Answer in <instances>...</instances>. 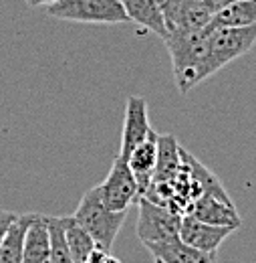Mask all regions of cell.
<instances>
[{
    "mask_svg": "<svg viewBox=\"0 0 256 263\" xmlns=\"http://www.w3.org/2000/svg\"><path fill=\"white\" fill-rule=\"evenodd\" d=\"M172 57L176 85L182 96L190 93L198 83L212 77L208 69V29L204 31H172L163 39Z\"/></svg>",
    "mask_w": 256,
    "mask_h": 263,
    "instance_id": "cell-1",
    "label": "cell"
},
{
    "mask_svg": "<svg viewBox=\"0 0 256 263\" xmlns=\"http://www.w3.org/2000/svg\"><path fill=\"white\" fill-rule=\"evenodd\" d=\"M73 219L95 239L97 247L111 251L119 231L127 219V211H111L99 193V186L89 189L75 209Z\"/></svg>",
    "mask_w": 256,
    "mask_h": 263,
    "instance_id": "cell-2",
    "label": "cell"
},
{
    "mask_svg": "<svg viewBox=\"0 0 256 263\" xmlns=\"http://www.w3.org/2000/svg\"><path fill=\"white\" fill-rule=\"evenodd\" d=\"M45 12L53 18L85 25H121L129 16L121 0H59L45 6Z\"/></svg>",
    "mask_w": 256,
    "mask_h": 263,
    "instance_id": "cell-3",
    "label": "cell"
},
{
    "mask_svg": "<svg viewBox=\"0 0 256 263\" xmlns=\"http://www.w3.org/2000/svg\"><path fill=\"white\" fill-rule=\"evenodd\" d=\"M256 43V23L248 27H208V69L218 73L234 59L246 55Z\"/></svg>",
    "mask_w": 256,
    "mask_h": 263,
    "instance_id": "cell-4",
    "label": "cell"
},
{
    "mask_svg": "<svg viewBox=\"0 0 256 263\" xmlns=\"http://www.w3.org/2000/svg\"><path fill=\"white\" fill-rule=\"evenodd\" d=\"M139 219H137V237L143 245L147 243H165L180 237L182 215L158 204L147 197H139Z\"/></svg>",
    "mask_w": 256,
    "mask_h": 263,
    "instance_id": "cell-5",
    "label": "cell"
},
{
    "mask_svg": "<svg viewBox=\"0 0 256 263\" xmlns=\"http://www.w3.org/2000/svg\"><path fill=\"white\" fill-rule=\"evenodd\" d=\"M99 193L103 202L111 211H127L133 202L139 200L137 180L129 168L127 160L121 158L119 154L115 156L107 178L99 184Z\"/></svg>",
    "mask_w": 256,
    "mask_h": 263,
    "instance_id": "cell-6",
    "label": "cell"
},
{
    "mask_svg": "<svg viewBox=\"0 0 256 263\" xmlns=\"http://www.w3.org/2000/svg\"><path fill=\"white\" fill-rule=\"evenodd\" d=\"M150 132H152V126L147 118V101L139 96H129L125 103V120H123L119 156L127 160L129 154L147 138Z\"/></svg>",
    "mask_w": 256,
    "mask_h": 263,
    "instance_id": "cell-7",
    "label": "cell"
},
{
    "mask_svg": "<svg viewBox=\"0 0 256 263\" xmlns=\"http://www.w3.org/2000/svg\"><path fill=\"white\" fill-rule=\"evenodd\" d=\"M196 219L210 223V225H220V227H234L238 229L242 225L240 215L234 209V202L230 197H220V195H202L196 198L188 213Z\"/></svg>",
    "mask_w": 256,
    "mask_h": 263,
    "instance_id": "cell-8",
    "label": "cell"
},
{
    "mask_svg": "<svg viewBox=\"0 0 256 263\" xmlns=\"http://www.w3.org/2000/svg\"><path fill=\"white\" fill-rule=\"evenodd\" d=\"M234 231H236L234 227L210 225V223H204L192 215H184L182 225H180V239L196 249H200V251L214 253L224 243V239H228Z\"/></svg>",
    "mask_w": 256,
    "mask_h": 263,
    "instance_id": "cell-9",
    "label": "cell"
},
{
    "mask_svg": "<svg viewBox=\"0 0 256 263\" xmlns=\"http://www.w3.org/2000/svg\"><path fill=\"white\" fill-rule=\"evenodd\" d=\"M156 162H158V132L152 130L147 134V138L129 154L127 158L129 168L137 180L139 197H143L154 182Z\"/></svg>",
    "mask_w": 256,
    "mask_h": 263,
    "instance_id": "cell-10",
    "label": "cell"
},
{
    "mask_svg": "<svg viewBox=\"0 0 256 263\" xmlns=\"http://www.w3.org/2000/svg\"><path fill=\"white\" fill-rule=\"evenodd\" d=\"M145 247L154 255V259H160L163 263H216L218 259V251H200L184 243L180 237L165 243H147Z\"/></svg>",
    "mask_w": 256,
    "mask_h": 263,
    "instance_id": "cell-11",
    "label": "cell"
},
{
    "mask_svg": "<svg viewBox=\"0 0 256 263\" xmlns=\"http://www.w3.org/2000/svg\"><path fill=\"white\" fill-rule=\"evenodd\" d=\"M129 21L152 31L161 39L167 36V25L158 0H121Z\"/></svg>",
    "mask_w": 256,
    "mask_h": 263,
    "instance_id": "cell-12",
    "label": "cell"
},
{
    "mask_svg": "<svg viewBox=\"0 0 256 263\" xmlns=\"http://www.w3.org/2000/svg\"><path fill=\"white\" fill-rule=\"evenodd\" d=\"M23 263H51V233L45 215H36L27 231Z\"/></svg>",
    "mask_w": 256,
    "mask_h": 263,
    "instance_id": "cell-13",
    "label": "cell"
},
{
    "mask_svg": "<svg viewBox=\"0 0 256 263\" xmlns=\"http://www.w3.org/2000/svg\"><path fill=\"white\" fill-rule=\"evenodd\" d=\"M182 166V146L174 134H158V162L154 182H169Z\"/></svg>",
    "mask_w": 256,
    "mask_h": 263,
    "instance_id": "cell-14",
    "label": "cell"
},
{
    "mask_svg": "<svg viewBox=\"0 0 256 263\" xmlns=\"http://www.w3.org/2000/svg\"><path fill=\"white\" fill-rule=\"evenodd\" d=\"M34 217H36L34 213L18 215L16 221L10 225V229H8L2 245H0V263H23L25 237H27V231L34 221Z\"/></svg>",
    "mask_w": 256,
    "mask_h": 263,
    "instance_id": "cell-15",
    "label": "cell"
},
{
    "mask_svg": "<svg viewBox=\"0 0 256 263\" xmlns=\"http://www.w3.org/2000/svg\"><path fill=\"white\" fill-rule=\"evenodd\" d=\"M212 18H214V14L206 8V4L202 0H186L178 12V18H176V25L172 31H186V33L204 31L210 27Z\"/></svg>",
    "mask_w": 256,
    "mask_h": 263,
    "instance_id": "cell-16",
    "label": "cell"
},
{
    "mask_svg": "<svg viewBox=\"0 0 256 263\" xmlns=\"http://www.w3.org/2000/svg\"><path fill=\"white\" fill-rule=\"evenodd\" d=\"M65 221V235H67V243L73 255L75 263H87L91 257V253L97 249L95 239L83 229L73 217H63Z\"/></svg>",
    "mask_w": 256,
    "mask_h": 263,
    "instance_id": "cell-17",
    "label": "cell"
},
{
    "mask_svg": "<svg viewBox=\"0 0 256 263\" xmlns=\"http://www.w3.org/2000/svg\"><path fill=\"white\" fill-rule=\"evenodd\" d=\"M256 23V0H238L218 14H214L210 27H248Z\"/></svg>",
    "mask_w": 256,
    "mask_h": 263,
    "instance_id": "cell-18",
    "label": "cell"
},
{
    "mask_svg": "<svg viewBox=\"0 0 256 263\" xmlns=\"http://www.w3.org/2000/svg\"><path fill=\"white\" fill-rule=\"evenodd\" d=\"M47 223L51 233V263H75L65 235V221L61 217H47Z\"/></svg>",
    "mask_w": 256,
    "mask_h": 263,
    "instance_id": "cell-19",
    "label": "cell"
},
{
    "mask_svg": "<svg viewBox=\"0 0 256 263\" xmlns=\"http://www.w3.org/2000/svg\"><path fill=\"white\" fill-rule=\"evenodd\" d=\"M160 2V8L163 12V18H165V25H167V33L174 29L176 25V18H178V12L182 8V4L186 0H158Z\"/></svg>",
    "mask_w": 256,
    "mask_h": 263,
    "instance_id": "cell-20",
    "label": "cell"
},
{
    "mask_svg": "<svg viewBox=\"0 0 256 263\" xmlns=\"http://www.w3.org/2000/svg\"><path fill=\"white\" fill-rule=\"evenodd\" d=\"M16 213H12V211H2L0 209V245H2V241H4V237H6V233L10 229V225L16 221Z\"/></svg>",
    "mask_w": 256,
    "mask_h": 263,
    "instance_id": "cell-21",
    "label": "cell"
},
{
    "mask_svg": "<svg viewBox=\"0 0 256 263\" xmlns=\"http://www.w3.org/2000/svg\"><path fill=\"white\" fill-rule=\"evenodd\" d=\"M87 263H121L119 259H115L111 255V251H105V249H99L97 247L95 251L91 253V257L87 259Z\"/></svg>",
    "mask_w": 256,
    "mask_h": 263,
    "instance_id": "cell-22",
    "label": "cell"
},
{
    "mask_svg": "<svg viewBox=\"0 0 256 263\" xmlns=\"http://www.w3.org/2000/svg\"><path fill=\"white\" fill-rule=\"evenodd\" d=\"M204 4H206V8L212 12V14H218L220 10H224L226 6H230V4H234V2H238V0H202Z\"/></svg>",
    "mask_w": 256,
    "mask_h": 263,
    "instance_id": "cell-23",
    "label": "cell"
},
{
    "mask_svg": "<svg viewBox=\"0 0 256 263\" xmlns=\"http://www.w3.org/2000/svg\"><path fill=\"white\" fill-rule=\"evenodd\" d=\"M31 6H49V4H55L59 0H27Z\"/></svg>",
    "mask_w": 256,
    "mask_h": 263,
    "instance_id": "cell-24",
    "label": "cell"
},
{
    "mask_svg": "<svg viewBox=\"0 0 256 263\" xmlns=\"http://www.w3.org/2000/svg\"><path fill=\"white\" fill-rule=\"evenodd\" d=\"M156 263H163V261H160V259H156Z\"/></svg>",
    "mask_w": 256,
    "mask_h": 263,
    "instance_id": "cell-25",
    "label": "cell"
}]
</instances>
